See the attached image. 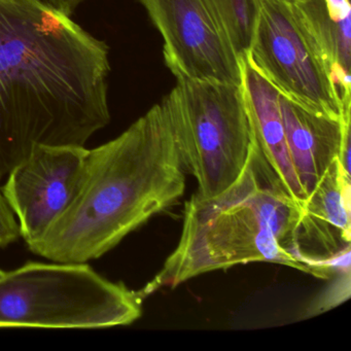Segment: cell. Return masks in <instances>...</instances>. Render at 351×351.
<instances>
[{
  "label": "cell",
  "instance_id": "6da1fadb",
  "mask_svg": "<svg viewBox=\"0 0 351 351\" xmlns=\"http://www.w3.org/2000/svg\"><path fill=\"white\" fill-rule=\"evenodd\" d=\"M108 55L44 0H0V184L34 145L85 147L108 126Z\"/></svg>",
  "mask_w": 351,
  "mask_h": 351
},
{
  "label": "cell",
  "instance_id": "7a4b0ae2",
  "mask_svg": "<svg viewBox=\"0 0 351 351\" xmlns=\"http://www.w3.org/2000/svg\"><path fill=\"white\" fill-rule=\"evenodd\" d=\"M184 190V166L162 99L122 134L88 149L75 198L28 248L52 262L97 260Z\"/></svg>",
  "mask_w": 351,
  "mask_h": 351
},
{
  "label": "cell",
  "instance_id": "3957f363",
  "mask_svg": "<svg viewBox=\"0 0 351 351\" xmlns=\"http://www.w3.org/2000/svg\"><path fill=\"white\" fill-rule=\"evenodd\" d=\"M301 206L254 137L243 171L231 186L213 198L194 194L186 201L178 246L139 295L145 300L163 287L248 263H274L318 278L295 244Z\"/></svg>",
  "mask_w": 351,
  "mask_h": 351
},
{
  "label": "cell",
  "instance_id": "277c9868",
  "mask_svg": "<svg viewBox=\"0 0 351 351\" xmlns=\"http://www.w3.org/2000/svg\"><path fill=\"white\" fill-rule=\"evenodd\" d=\"M143 298L87 263L29 262L0 277V328H106L143 314Z\"/></svg>",
  "mask_w": 351,
  "mask_h": 351
},
{
  "label": "cell",
  "instance_id": "5b68a950",
  "mask_svg": "<svg viewBox=\"0 0 351 351\" xmlns=\"http://www.w3.org/2000/svg\"><path fill=\"white\" fill-rule=\"evenodd\" d=\"M163 99L195 195L217 196L241 176L254 141L242 85L176 79Z\"/></svg>",
  "mask_w": 351,
  "mask_h": 351
},
{
  "label": "cell",
  "instance_id": "8992f818",
  "mask_svg": "<svg viewBox=\"0 0 351 351\" xmlns=\"http://www.w3.org/2000/svg\"><path fill=\"white\" fill-rule=\"evenodd\" d=\"M247 57L289 100L310 112L341 120L345 108L332 71L293 0H258Z\"/></svg>",
  "mask_w": 351,
  "mask_h": 351
},
{
  "label": "cell",
  "instance_id": "52a82bcc",
  "mask_svg": "<svg viewBox=\"0 0 351 351\" xmlns=\"http://www.w3.org/2000/svg\"><path fill=\"white\" fill-rule=\"evenodd\" d=\"M163 38L166 66L176 79L241 85V57L217 0H137Z\"/></svg>",
  "mask_w": 351,
  "mask_h": 351
},
{
  "label": "cell",
  "instance_id": "ba28073f",
  "mask_svg": "<svg viewBox=\"0 0 351 351\" xmlns=\"http://www.w3.org/2000/svg\"><path fill=\"white\" fill-rule=\"evenodd\" d=\"M88 149L38 143L7 176L1 191L27 246L40 240L75 198Z\"/></svg>",
  "mask_w": 351,
  "mask_h": 351
},
{
  "label": "cell",
  "instance_id": "9c48e42d",
  "mask_svg": "<svg viewBox=\"0 0 351 351\" xmlns=\"http://www.w3.org/2000/svg\"><path fill=\"white\" fill-rule=\"evenodd\" d=\"M351 178L343 171L338 158L330 164L301 206L295 244L304 262L318 278L332 275L320 261L328 260L350 248Z\"/></svg>",
  "mask_w": 351,
  "mask_h": 351
},
{
  "label": "cell",
  "instance_id": "30bf717a",
  "mask_svg": "<svg viewBox=\"0 0 351 351\" xmlns=\"http://www.w3.org/2000/svg\"><path fill=\"white\" fill-rule=\"evenodd\" d=\"M289 158L306 198L338 158L343 122L306 110L279 94Z\"/></svg>",
  "mask_w": 351,
  "mask_h": 351
},
{
  "label": "cell",
  "instance_id": "8fae6325",
  "mask_svg": "<svg viewBox=\"0 0 351 351\" xmlns=\"http://www.w3.org/2000/svg\"><path fill=\"white\" fill-rule=\"evenodd\" d=\"M241 85L250 123L262 149L289 194L303 203L305 193L298 180L285 141L279 91L246 56L241 57Z\"/></svg>",
  "mask_w": 351,
  "mask_h": 351
},
{
  "label": "cell",
  "instance_id": "7c38bea8",
  "mask_svg": "<svg viewBox=\"0 0 351 351\" xmlns=\"http://www.w3.org/2000/svg\"><path fill=\"white\" fill-rule=\"evenodd\" d=\"M332 71L343 106H351L350 0H293Z\"/></svg>",
  "mask_w": 351,
  "mask_h": 351
},
{
  "label": "cell",
  "instance_id": "4fadbf2b",
  "mask_svg": "<svg viewBox=\"0 0 351 351\" xmlns=\"http://www.w3.org/2000/svg\"><path fill=\"white\" fill-rule=\"evenodd\" d=\"M228 34L240 57L247 54L258 17V0H217Z\"/></svg>",
  "mask_w": 351,
  "mask_h": 351
},
{
  "label": "cell",
  "instance_id": "5bb4252c",
  "mask_svg": "<svg viewBox=\"0 0 351 351\" xmlns=\"http://www.w3.org/2000/svg\"><path fill=\"white\" fill-rule=\"evenodd\" d=\"M20 236L19 223L0 188V247L15 242Z\"/></svg>",
  "mask_w": 351,
  "mask_h": 351
},
{
  "label": "cell",
  "instance_id": "9a60e30c",
  "mask_svg": "<svg viewBox=\"0 0 351 351\" xmlns=\"http://www.w3.org/2000/svg\"><path fill=\"white\" fill-rule=\"evenodd\" d=\"M343 130L342 141H341L340 151L338 160L342 166L343 171L347 178L350 176V128H351V108L345 110L342 118Z\"/></svg>",
  "mask_w": 351,
  "mask_h": 351
},
{
  "label": "cell",
  "instance_id": "2e32d148",
  "mask_svg": "<svg viewBox=\"0 0 351 351\" xmlns=\"http://www.w3.org/2000/svg\"><path fill=\"white\" fill-rule=\"evenodd\" d=\"M49 5L54 7L55 9L71 16L75 13V10L85 3L87 0H44Z\"/></svg>",
  "mask_w": 351,
  "mask_h": 351
},
{
  "label": "cell",
  "instance_id": "e0dca14e",
  "mask_svg": "<svg viewBox=\"0 0 351 351\" xmlns=\"http://www.w3.org/2000/svg\"><path fill=\"white\" fill-rule=\"evenodd\" d=\"M3 273H5V271L3 269H0V277L3 276Z\"/></svg>",
  "mask_w": 351,
  "mask_h": 351
}]
</instances>
